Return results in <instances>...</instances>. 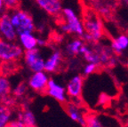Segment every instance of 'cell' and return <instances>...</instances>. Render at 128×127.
<instances>
[{
  "label": "cell",
  "mask_w": 128,
  "mask_h": 127,
  "mask_svg": "<svg viewBox=\"0 0 128 127\" xmlns=\"http://www.w3.org/2000/svg\"><path fill=\"white\" fill-rule=\"evenodd\" d=\"M124 1H126V3H127V4H128V0H124Z\"/></svg>",
  "instance_id": "obj_27"
},
{
  "label": "cell",
  "mask_w": 128,
  "mask_h": 127,
  "mask_svg": "<svg viewBox=\"0 0 128 127\" xmlns=\"http://www.w3.org/2000/svg\"><path fill=\"white\" fill-rule=\"evenodd\" d=\"M6 126H8V127H25V125H24V124L18 118V119H16V120H10Z\"/></svg>",
  "instance_id": "obj_23"
},
{
  "label": "cell",
  "mask_w": 128,
  "mask_h": 127,
  "mask_svg": "<svg viewBox=\"0 0 128 127\" xmlns=\"http://www.w3.org/2000/svg\"><path fill=\"white\" fill-rule=\"evenodd\" d=\"M18 118L24 124L25 127L36 126V120L34 113L30 109H25L19 115Z\"/></svg>",
  "instance_id": "obj_15"
},
{
  "label": "cell",
  "mask_w": 128,
  "mask_h": 127,
  "mask_svg": "<svg viewBox=\"0 0 128 127\" xmlns=\"http://www.w3.org/2000/svg\"><path fill=\"white\" fill-rule=\"evenodd\" d=\"M3 8H4V4H3V1L2 0H0V12L2 10Z\"/></svg>",
  "instance_id": "obj_25"
},
{
  "label": "cell",
  "mask_w": 128,
  "mask_h": 127,
  "mask_svg": "<svg viewBox=\"0 0 128 127\" xmlns=\"http://www.w3.org/2000/svg\"><path fill=\"white\" fill-rule=\"evenodd\" d=\"M62 62V54L60 51H55L44 60V70L46 73H55L60 68Z\"/></svg>",
  "instance_id": "obj_11"
},
{
  "label": "cell",
  "mask_w": 128,
  "mask_h": 127,
  "mask_svg": "<svg viewBox=\"0 0 128 127\" xmlns=\"http://www.w3.org/2000/svg\"><path fill=\"white\" fill-rule=\"evenodd\" d=\"M83 44H84V42H83L82 39L76 38V39L71 40L70 43H68L66 46L67 54L70 56H76L79 54L80 48L83 46Z\"/></svg>",
  "instance_id": "obj_16"
},
{
  "label": "cell",
  "mask_w": 128,
  "mask_h": 127,
  "mask_svg": "<svg viewBox=\"0 0 128 127\" xmlns=\"http://www.w3.org/2000/svg\"><path fill=\"white\" fill-rule=\"evenodd\" d=\"M84 34V38L88 42H97L103 35V27L98 16L94 14H89L86 16L83 22Z\"/></svg>",
  "instance_id": "obj_3"
},
{
  "label": "cell",
  "mask_w": 128,
  "mask_h": 127,
  "mask_svg": "<svg viewBox=\"0 0 128 127\" xmlns=\"http://www.w3.org/2000/svg\"><path fill=\"white\" fill-rule=\"evenodd\" d=\"M18 40L20 42V46L24 50H30L38 47L36 36L32 32H25L18 35Z\"/></svg>",
  "instance_id": "obj_13"
},
{
  "label": "cell",
  "mask_w": 128,
  "mask_h": 127,
  "mask_svg": "<svg viewBox=\"0 0 128 127\" xmlns=\"http://www.w3.org/2000/svg\"><path fill=\"white\" fill-rule=\"evenodd\" d=\"M83 87H84V76L81 75L74 76L67 84V96L72 100L80 99V97L82 96Z\"/></svg>",
  "instance_id": "obj_8"
},
{
  "label": "cell",
  "mask_w": 128,
  "mask_h": 127,
  "mask_svg": "<svg viewBox=\"0 0 128 127\" xmlns=\"http://www.w3.org/2000/svg\"><path fill=\"white\" fill-rule=\"evenodd\" d=\"M65 111L72 121L79 124L81 126H86L84 120V114L83 113L78 106L73 103H65Z\"/></svg>",
  "instance_id": "obj_12"
},
{
  "label": "cell",
  "mask_w": 128,
  "mask_h": 127,
  "mask_svg": "<svg viewBox=\"0 0 128 127\" xmlns=\"http://www.w3.org/2000/svg\"><path fill=\"white\" fill-rule=\"evenodd\" d=\"M3 105V97L2 96H0V106Z\"/></svg>",
  "instance_id": "obj_26"
},
{
  "label": "cell",
  "mask_w": 128,
  "mask_h": 127,
  "mask_svg": "<svg viewBox=\"0 0 128 127\" xmlns=\"http://www.w3.org/2000/svg\"><path fill=\"white\" fill-rule=\"evenodd\" d=\"M128 48V36L126 35H119L113 39L111 43V49L116 54H121L123 51Z\"/></svg>",
  "instance_id": "obj_14"
},
{
  "label": "cell",
  "mask_w": 128,
  "mask_h": 127,
  "mask_svg": "<svg viewBox=\"0 0 128 127\" xmlns=\"http://www.w3.org/2000/svg\"><path fill=\"white\" fill-rule=\"evenodd\" d=\"M0 38L11 42H15L18 38V34L10 20L9 12H4L0 15Z\"/></svg>",
  "instance_id": "obj_7"
},
{
  "label": "cell",
  "mask_w": 128,
  "mask_h": 127,
  "mask_svg": "<svg viewBox=\"0 0 128 127\" xmlns=\"http://www.w3.org/2000/svg\"><path fill=\"white\" fill-rule=\"evenodd\" d=\"M36 42H38V46H46V41L43 38H36Z\"/></svg>",
  "instance_id": "obj_24"
},
{
  "label": "cell",
  "mask_w": 128,
  "mask_h": 127,
  "mask_svg": "<svg viewBox=\"0 0 128 127\" xmlns=\"http://www.w3.org/2000/svg\"><path fill=\"white\" fill-rule=\"evenodd\" d=\"M36 3L49 15L57 17L62 14V4L60 0H36Z\"/></svg>",
  "instance_id": "obj_10"
},
{
  "label": "cell",
  "mask_w": 128,
  "mask_h": 127,
  "mask_svg": "<svg viewBox=\"0 0 128 127\" xmlns=\"http://www.w3.org/2000/svg\"><path fill=\"white\" fill-rule=\"evenodd\" d=\"M28 91V84L24 82H20L14 87V89L12 91V95L16 98H22L26 94Z\"/></svg>",
  "instance_id": "obj_20"
},
{
  "label": "cell",
  "mask_w": 128,
  "mask_h": 127,
  "mask_svg": "<svg viewBox=\"0 0 128 127\" xmlns=\"http://www.w3.org/2000/svg\"><path fill=\"white\" fill-rule=\"evenodd\" d=\"M10 20L15 28L17 34L25 33V32H33L36 30L34 20L31 14L27 11L22 9H14L9 12Z\"/></svg>",
  "instance_id": "obj_1"
},
{
  "label": "cell",
  "mask_w": 128,
  "mask_h": 127,
  "mask_svg": "<svg viewBox=\"0 0 128 127\" xmlns=\"http://www.w3.org/2000/svg\"><path fill=\"white\" fill-rule=\"evenodd\" d=\"M46 94L50 97L54 98L55 100L59 101L60 103L65 104L68 102V96H67L66 94V89L62 84L56 83L52 78H50L48 81Z\"/></svg>",
  "instance_id": "obj_9"
},
{
  "label": "cell",
  "mask_w": 128,
  "mask_h": 127,
  "mask_svg": "<svg viewBox=\"0 0 128 127\" xmlns=\"http://www.w3.org/2000/svg\"><path fill=\"white\" fill-rule=\"evenodd\" d=\"M86 125L88 127H102V124L97 116L91 114V115H84Z\"/></svg>",
  "instance_id": "obj_19"
},
{
  "label": "cell",
  "mask_w": 128,
  "mask_h": 127,
  "mask_svg": "<svg viewBox=\"0 0 128 127\" xmlns=\"http://www.w3.org/2000/svg\"><path fill=\"white\" fill-rule=\"evenodd\" d=\"M11 92H12V87L9 79L6 76L0 74V96L4 97L9 95Z\"/></svg>",
  "instance_id": "obj_18"
},
{
  "label": "cell",
  "mask_w": 128,
  "mask_h": 127,
  "mask_svg": "<svg viewBox=\"0 0 128 127\" xmlns=\"http://www.w3.org/2000/svg\"><path fill=\"white\" fill-rule=\"evenodd\" d=\"M2 1L4 8H6L8 11L17 9L20 6V0H2Z\"/></svg>",
  "instance_id": "obj_21"
},
{
  "label": "cell",
  "mask_w": 128,
  "mask_h": 127,
  "mask_svg": "<svg viewBox=\"0 0 128 127\" xmlns=\"http://www.w3.org/2000/svg\"><path fill=\"white\" fill-rule=\"evenodd\" d=\"M12 117L10 107L6 105L0 106V127H6Z\"/></svg>",
  "instance_id": "obj_17"
},
{
  "label": "cell",
  "mask_w": 128,
  "mask_h": 127,
  "mask_svg": "<svg viewBox=\"0 0 128 127\" xmlns=\"http://www.w3.org/2000/svg\"><path fill=\"white\" fill-rule=\"evenodd\" d=\"M97 68L98 66L92 62H88L84 68V70H83V75L84 76H90L92 74L95 73L96 70H97Z\"/></svg>",
  "instance_id": "obj_22"
},
{
  "label": "cell",
  "mask_w": 128,
  "mask_h": 127,
  "mask_svg": "<svg viewBox=\"0 0 128 127\" xmlns=\"http://www.w3.org/2000/svg\"><path fill=\"white\" fill-rule=\"evenodd\" d=\"M24 63L31 72H38L44 70V60L41 55L38 47L30 50H25L23 52Z\"/></svg>",
  "instance_id": "obj_5"
},
{
  "label": "cell",
  "mask_w": 128,
  "mask_h": 127,
  "mask_svg": "<svg viewBox=\"0 0 128 127\" xmlns=\"http://www.w3.org/2000/svg\"><path fill=\"white\" fill-rule=\"evenodd\" d=\"M62 14L65 22L60 25V30L65 33L74 34L78 36H83L84 34L83 22L79 20L75 11L70 7L62 8Z\"/></svg>",
  "instance_id": "obj_2"
},
{
  "label": "cell",
  "mask_w": 128,
  "mask_h": 127,
  "mask_svg": "<svg viewBox=\"0 0 128 127\" xmlns=\"http://www.w3.org/2000/svg\"><path fill=\"white\" fill-rule=\"evenodd\" d=\"M23 48L14 42L7 41L0 38V60L16 62L23 56Z\"/></svg>",
  "instance_id": "obj_4"
},
{
  "label": "cell",
  "mask_w": 128,
  "mask_h": 127,
  "mask_svg": "<svg viewBox=\"0 0 128 127\" xmlns=\"http://www.w3.org/2000/svg\"><path fill=\"white\" fill-rule=\"evenodd\" d=\"M49 79L50 78L48 76V73H46L44 70L33 72V74L28 78L27 84L28 87H30L32 91L38 94H46Z\"/></svg>",
  "instance_id": "obj_6"
}]
</instances>
